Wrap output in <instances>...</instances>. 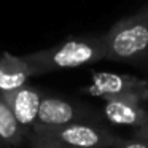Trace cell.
Returning a JSON list of instances; mask_svg holds the SVG:
<instances>
[{
    "instance_id": "6da1fadb",
    "label": "cell",
    "mask_w": 148,
    "mask_h": 148,
    "mask_svg": "<svg viewBox=\"0 0 148 148\" xmlns=\"http://www.w3.org/2000/svg\"><path fill=\"white\" fill-rule=\"evenodd\" d=\"M34 77L49 72L78 69L105 59L102 37H69L67 40L48 49L24 54Z\"/></svg>"
},
{
    "instance_id": "5b68a950",
    "label": "cell",
    "mask_w": 148,
    "mask_h": 148,
    "mask_svg": "<svg viewBox=\"0 0 148 148\" xmlns=\"http://www.w3.org/2000/svg\"><path fill=\"white\" fill-rule=\"evenodd\" d=\"M77 121H97V115H94V112L86 105L62 97L43 94L35 126L53 127V126H64Z\"/></svg>"
},
{
    "instance_id": "9c48e42d",
    "label": "cell",
    "mask_w": 148,
    "mask_h": 148,
    "mask_svg": "<svg viewBox=\"0 0 148 148\" xmlns=\"http://www.w3.org/2000/svg\"><path fill=\"white\" fill-rule=\"evenodd\" d=\"M27 134L18 123L13 110L0 92V145L7 148H18L26 142Z\"/></svg>"
},
{
    "instance_id": "8fae6325",
    "label": "cell",
    "mask_w": 148,
    "mask_h": 148,
    "mask_svg": "<svg viewBox=\"0 0 148 148\" xmlns=\"http://www.w3.org/2000/svg\"><path fill=\"white\" fill-rule=\"evenodd\" d=\"M115 148H148V138L140 137V135H132L131 138L121 137Z\"/></svg>"
},
{
    "instance_id": "ba28073f",
    "label": "cell",
    "mask_w": 148,
    "mask_h": 148,
    "mask_svg": "<svg viewBox=\"0 0 148 148\" xmlns=\"http://www.w3.org/2000/svg\"><path fill=\"white\" fill-rule=\"evenodd\" d=\"M34 77L32 69L23 56H14L3 51L0 54V92H11L27 84Z\"/></svg>"
},
{
    "instance_id": "3957f363",
    "label": "cell",
    "mask_w": 148,
    "mask_h": 148,
    "mask_svg": "<svg viewBox=\"0 0 148 148\" xmlns=\"http://www.w3.org/2000/svg\"><path fill=\"white\" fill-rule=\"evenodd\" d=\"M30 132H35L65 145L88 148H115L121 138L96 121H77L64 126H53V127L34 126Z\"/></svg>"
},
{
    "instance_id": "7a4b0ae2",
    "label": "cell",
    "mask_w": 148,
    "mask_h": 148,
    "mask_svg": "<svg viewBox=\"0 0 148 148\" xmlns=\"http://www.w3.org/2000/svg\"><path fill=\"white\" fill-rule=\"evenodd\" d=\"M102 38L108 61L135 62L143 59L148 54V5L118 21Z\"/></svg>"
},
{
    "instance_id": "52a82bcc",
    "label": "cell",
    "mask_w": 148,
    "mask_h": 148,
    "mask_svg": "<svg viewBox=\"0 0 148 148\" xmlns=\"http://www.w3.org/2000/svg\"><path fill=\"white\" fill-rule=\"evenodd\" d=\"M147 102L131 99H110L105 100L102 113L110 124L126 126V127L138 129L148 121Z\"/></svg>"
},
{
    "instance_id": "7c38bea8",
    "label": "cell",
    "mask_w": 148,
    "mask_h": 148,
    "mask_svg": "<svg viewBox=\"0 0 148 148\" xmlns=\"http://www.w3.org/2000/svg\"><path fill=\"white\" fill-rule=\"evenodd\" d=\"M134 134H135V135H140V137L148 138V121L145 123L143 126H140L138 129H135V131H134Z\"/></svg>"
},
{
    "instance_id": "30bf717a",
    "label": "cell",
    "mask_w": 148,
    "mask_h": 148,
    "mask_svg": "<svg viewBox=\"0 0 148 148\" xmlns=\"http://www.w3.org/2000/svg\"><path fill=\"white\" fill-rule=\"evenodd\" d=\"M26 142H27V148H88V147H72V145H65V143H61V142L53 140V138L35 134V132H30L27 135Z\"/></svg>"
},
{
    "instance_id": "8992f818",
    "label": "cell",
    "mask_w": 148,
    "mask_h": 148,
    "mask_svg": "<svg viewBox=\"0 0 148 148\" xmlns=\"http://www.w3.org/2000/svg\"><path fill=\"white\" fill-rule=\"evenodd\" d=\"M3 97L10 105V108L13 110L21 127L29 135L37 123V118H38V110L43 99V92L35 86L24 84V86L18 88L11 92H5Z\"/></svg>"
},
{
    "instance_id": "277c9868",
    "label": "cell",
    "mask_w": 148,
    "mask_h": 148,
    "mask_svg": "<svg viewBox=\"0 0 148 148\" xmlns=\"http://www.w3.org/2000/svg\"><path fill=\"white\" fill-rule=\"evenodd\" d=\"M88 94L110 99H131L148 102V81L124 73L96 72L91 77V84L84 88Z\"/></svg>"
}]
</instances>
